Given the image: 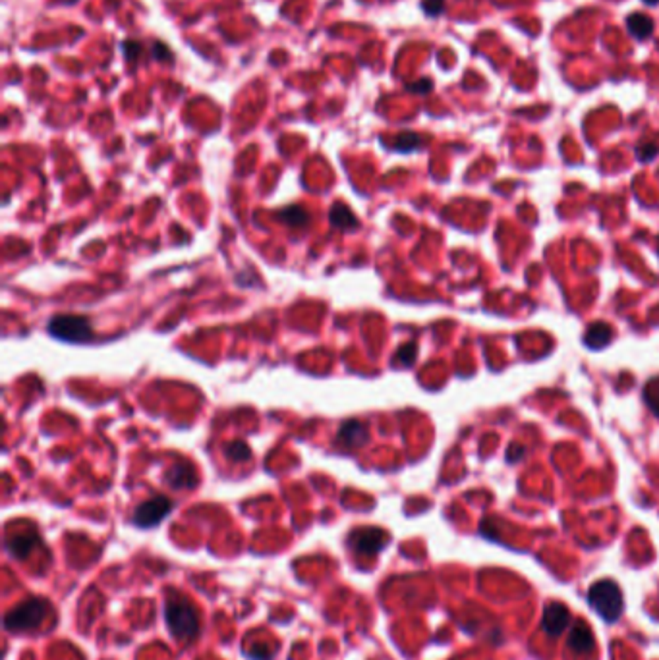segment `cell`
I'll list each match as a JSON object with an SVG mask.
<instances>
[{
    "label": "cell",
    "mask_w": 659,
    "mask_h": 660,
    "mask_svg": "<svg viewBox=\"0 0 659 660\" xmlns=\"http://www.w3.org/2000/svg\"><path fill=\"white\" fill-rule=\"evenodd\" d=\"M167 628L180 641H190L199 633V618L186 599H169L165 604Z\"/></svg>",
    "instance_id": "cell-1"
},
{
    "label": "cell",
    "mask_w": 659,
    "mask_h": 660,
    "mask_svg": "<svg viewBox=\"0 0 659 660\" xmlns=\"http://www.w3.org/2000/svg\"><path fill=\"white\" fill-rule=\"evenodd\" d=\"M49 608H51V604L44 599H39V596L28 599V601L16 604L12 610H8V614L4 616V628L12 633L37 630L43 624Z\"/></svg>",
    "instance_id": "cell-2"
},
{
    "label": "cell",
    "mask_w": 659,
    "mask_h": 660,
    "mask_svg": "<svg viewBox=\"0 0 659 660\" xmlns=\"http://www.w3.org/2000/svg\"><path fill=\"white\" fill-rule=\"evenodd\" d=\"M588 601L605 622H615L623 612V593L611 580L595 581L588 591Z\"/></svg>",
    "instance_id": "cell-3"
},
{
    "label": "cell",
    "mask_w": 659,
    "mask_h": 660,
    "mask_svg": "<svg viewBox=\"0 0 659 660\" xmlns=\"http://www.w3.org/2000/svg\"><path fill=\"white\" fill-rule=\"evenodd\" d=\"M47 332L57 340L70 344H83L93 338L91 320L83 315H57L47 323Z\"/></svg>",
    "instance_id": "cell-4"
},
{
    "label": "cell",
    "mask_w": 659,
    "mask_h": 660,
    "mask_svg": "<svg viewBox=\"0 0 659 660\" xmlns=\"http://www.w3.org/2000/svg\"><path fill=\"white\" fill-rule=\"evenodd\" d=\"M172 508H174V504L169 496L157 494V496H151L146 502H141L139 506H136L132 514V523L139 529H151L155 525H159L172 512Z\"/></svg>",
    "instance_id": "cell-5"
},
{
    "label": "cell",
    "mask_w": 659,
    "mask_h": 660,
    "mask_svg": "<svg viewBox=\"0 0 659 660\" xmlns=\"http://www.w3.org/2000/svg\"><path fill=\"white\" fill-rule=\"evenodd\" d=\"M346 543L354 552L369 556V554H377L385 548V544L388 543V535L377 527H364V529L352 531Z\"/></svg>",
    "instance_id": "cell-6"
},
{
    "label": "cell",
    "mask_w": 659,
    "mask_h": 660,
    "mask_svg": "<svg viewBox=\"0 0 659 660\" xmlns=\"http://www.w3.org/2000/svg\"><path fill=\"white\" fill-rule=\"evenodd\" d=\"M571 622V612L561 602H550L543 610L542 625L551 637H559Z\"/></svg>",
    "instance_id": "cell-7"
},
{
    "label": "cell",
    "mask_w": 659,
    "mask_h": 660,
    "mask_svg": "<svg viewBox=\"0 0 659 660\" xmlns=\"http://www.w3.org/2000/svg\"><path fill=\"white\" fill-rule=\"evenodd\" d=\"M367 438H369V431H367V427L362 423V421H356V419L345 421L337 433V443L346 446V448H358V446H364V444L367 443Z\"/></svg>",
    "instance_id": "cell-8"
},
{
    "label": "cell",
    "mask_w": 659,
    "mask_h": 660,
    "mask_svg": "<svg viewBox=\"0 0 659 660\" xmlns=\"http://www.w3.org/2000/svg\"><path fill=\"white\" fill-rule=\"evenodd\" d=\"M165 481L172 488H191L198 483V475L190 464H176L165 473Z\"/></svg>",
    "instance_id": "cell-9"
},
{
    "label": "cell",
    "mask_w": 659,
    "mask_h": 660,
    "mask_svg": "<svg viewBox=\"0 0 659 660\" xmlns=\"http://www.w3.org/2000/svg\"><path fill=\"white\" fill-rule=\"evenodd\" d=\"M37 544H39V535H37L35 531H28V533H20V535H14V537H10L6 541V551L18 560L28 558V554H30L33 548H35Z\"/></svg>",
    "instance_id": "cell-10"
},
{
    "label": "cell",
    "mask_w": 659,
    "mask_h": 660,
    "mask_svg": "<svg viewBox=\"0 0 659 660\" xmlns=\"http://www.w3.org/2000/svg\"><path fill=\"white\" fill-rule=\"evenodd\" d=\"M569 647H571L574 653L580 654H588L593 651V647H595L593 635L592 631H590V628H588L584 622H578V624L572 625L571 635H569Z\"/></svg>",
    "instance_id": "cell-11"
},
{
    "label": "cell",
    "mask_w": 659,
    "mask_h": 660,
    "mask_svg": "<svg viewBox=\"0 0 659 660\" xmlns=\"http://www.w3.org/2000/svg\"><path fill=\"white\" fill-rule=\"evenodd\" d=\"M611 338H613V328L609 327L607 323L598 320V323L588 327L586 334H584V344L590 349H601L607 346Z\"/></svg>",
    "instance_id": "cell-12"
},
{
    "label": "cell",
    "mask_w": 659,
    "mask_h": 660,
    "mask_svg": "<svg viewBox=\"0 0 659 660\" xmlns=\"http://www.w3.org/2000/svg\"><path fill=\"white\" fill-rule=\"evenodd\" d=\"M627 28H629L630 35L634 37V39L644 41V39H648V37H652L653 20L650 18V16L634 12V14H630L629 18H627Z\"/></svg>",
    "instance_id": "cell-13"
},
{
    "label": "cell",
    "mask_w": 659,
    "mask_h": 660,
    "mask_svg": "<svg viewBox=\"0 0 659 660\" xmlns=\"http://www.w3.org/2000/svg\"><path fill=\"white\" fill-rule=\"evenodd\" d=\"M331 218V224L335 226V228H340L343 232H348V230H354V228H358V218L354 217L350 212L348 207L345 205H335L329 212Z\"/></svg>",
    "instance_id": "cell-14"
},
{
    "label": "cell",
    "mask_w": 659,
    "mask_h": 660,
    "mask_svg": "<svg viewBox=\"0 0 659 660\" xmlns=\"http://www.w3.org/2000/svg\"><path fill=\"white\" fill-rule=\"evenodd\" d=\"M308 218V210H304L302 207H298V205H290V207H286V209H283L278 212V220H283V222L288 226H296V228L306 224Z\"/></svg>",
    "instance_id": "cell-15"
},
{
    "label": "cell",
    "mask_w": 659,
    "mask_h": 660,
    "mask_svg": "<svg viewBox=\"0 0 659 660\" xmlns=\"http://www.w3.org/2000/svg\"><path fill=\"white\" fill-rule=\"evenodd\" d=\"M422 143H424V139L420 138L417 133H414V131H403V133L395 139L393 149L398 152H412L416 151V149H420Z\"/></svg>",
    "instance_id": "cell-16"
},
{
    "label": "cell",
    "mask_w": 659,
    "mask_h": 660,
    "mask_svg": "<svg viewBox=\"0 0 659 660\" xmlns=\"http://www.w3.org/2000/svg\"><path fill=\"white\" fill-rule=\"evenodd\" d=\"M249 456H251V450H249L248 444L242 443V440H234V443L227 446V457L236 462V464L246 462V460H249Z\"/></svg>",
    "instance_id": "cell-17"
},
{
    "label": "cell",
    "mask_w": 659,
    "mask_h": 660,
    "mask_svg": "<svg viewBox=\"0 0 659 660\" xmlns=\"http://www.w3.org/2000/svg\"><path fill=\"white\" fill-rule=\"evenodd\" d=\"M416 356H417L416 344H414V342H410V344H404L403 348L396 352L395 361L403 363L404 367H410L412 363L416 361Z\"/></svg>",
    "instance_id": "cell-18"
},
{
    "label": "cell",
    "mask_w": 659,
    "mask_h": 660,
    "mask_svg": "<svg viewBox=\"0 0 659 660\" xmlns=\"http://www.w3.org/2000/svg\"><path fill=\"white\" fill-rule=\"evenodd\" d=\"M659 152V147L655 143H642L636 147V157L642 162H650V160Z\"/></svg>",
    "instance_id": "cell-19"
},
{
    "label": "cell",
    "mask_w": 659,
    "mask_h": 660,
    "mask_svg": "<svg viewBox=\"0 0 659 660\" xmlns=\"http://www.w3.org/2000/svg\"><path fill=\"white\" fill-rule=\"evenodd\" d=\"M422 10L429 18H435L445 10V0H422Z\"/></svg>",
    "instance_id": "cell-20"
},
{
    "label": "cell",
    "mask_w": 659,
    "mask_h": 660,
    "mask_svg": "<svg viewBox=\"0 0 659 660\" xmlns=\"http://www.w3.org/2000/svg\"><path fill=\"white\" fill-rule=\"evenodd\" d=\"M122 52H124V56L128 60H136V56L141 52V43H138V41H124L122 43Z\"/></svg>",
    "instance_id": "cell-21"
},
{
    "label": "cell",
    "mask_w": 659,
    "mask_h": 660,
    "mask_svg": "<svg viewBox=\"0 0 659 660\" xmlns=\"http://www.w3.org/2000/svg\"><path fill=\"white\" fill-rule=\"evenodd\" d=\"M406 89H408V91H412V93H429V91H432L433 89V81L432 80H420V81H416V83H408V85H406Z\"/></svg>",
    "instance_id": "cell-22"
},
{
    "label": "cell",
    "mask_w": 659,
    "mask_h": 660,
    "mask_svg": "<svg viewBox=\"0 0 659 660\" xmlns=\"http://www.w3.org/2000/svg\"><path fill=\"white\" fill-rule=\"evenodd\" d=\"M524 452H526V448L521 446V444H511V446H509V450H506V462H509V464L518 462V460L524 457Z\"/></svg>",
    "instance_id": "cell-23"
},
{
    "label": "cell",
    "mask_w": 659,
    "mask_h": 660,
    "mask_svg": "<svg viewBox=\"0 0 659 660\" xmlns=\"http://www.w3.org/2000/svg\"><path fill=\"white\" fill-rule=\"evenodd\" d=\"M646 4H648V6H655V4H659V0H644Z\"/></svg>",
    "instance_id": "cell-24"
},
{
    "label": "cell",
    "mask_w": 659,
    "mask_h": 660,
    "mask_svg": "<svg viewBox=\"0 0 659 660\" xmlns=\"http://www.w3.org/2000/svg\"><path fill=\"white\" fill-rule=\"evenodd\" d=\"M658 251H659V238H658Z\"/></svg>",
    "instance_id": "cell-25"
}]
</instances>
